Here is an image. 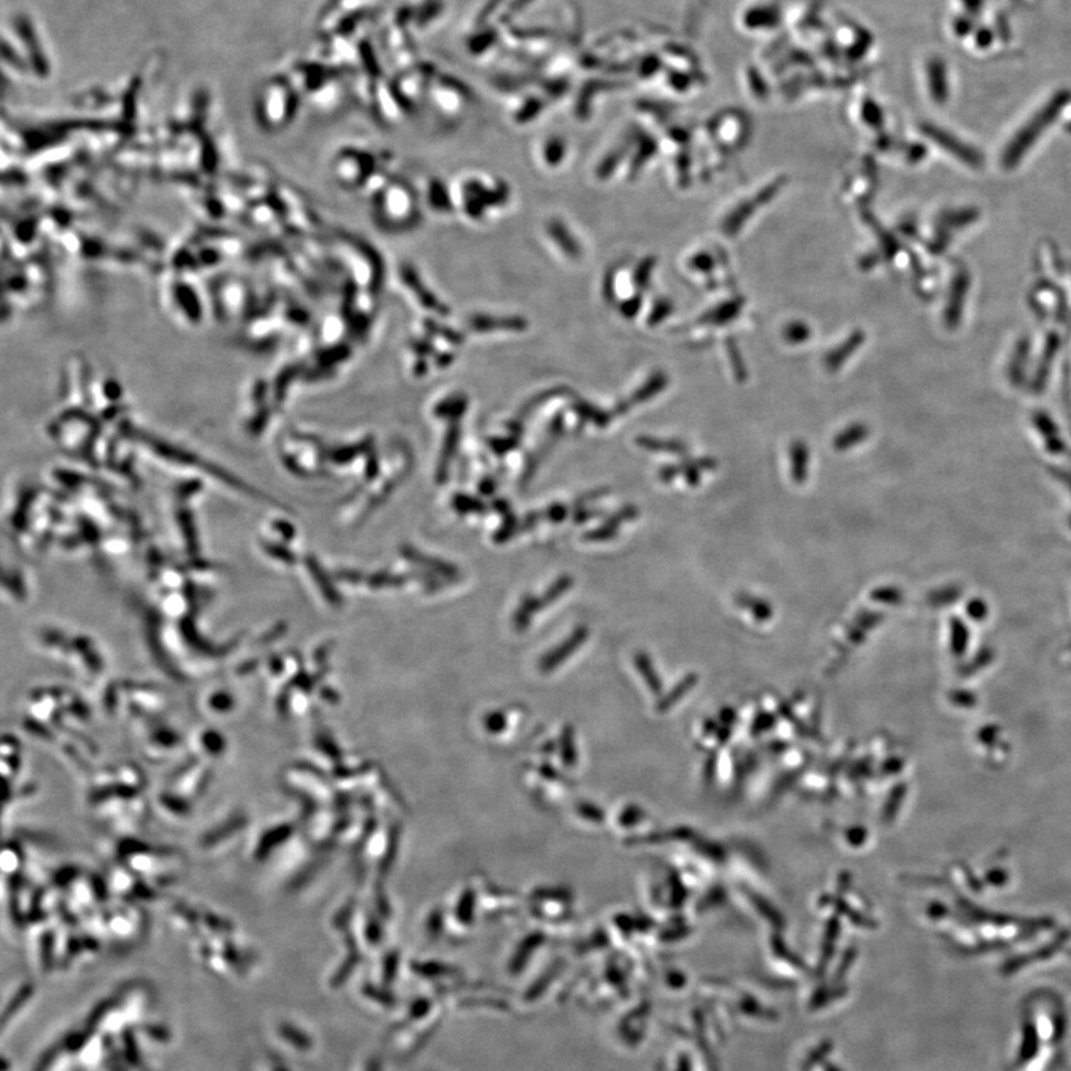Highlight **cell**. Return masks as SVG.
Instances as JSON below:
<instances>
[{"label":"cell","mask_w":1071,"mask_h":1071,"mask_svg":"<svg viewBox=\"0 0 1071 1071\" xmlns=\"http://www.w3.org/2000/svg\"><path fill=\"white\" fill-rule=\"evenodd\" d=\"M927 135L937 141V145L944 148L945 151L953 153L959 161L966 162V165L974 167V169H979L984 165V158L978 151H975L974 148L966 147L962 141L954 139V137L946 135V132L935 130V128H927Z\"/></svg>","instance_id":"1"},{"label":"cell","mask_w":1071,"mask_h":1071,"mask_svg":"<svg viewBox=\"0 0 1071 1071\" xmlns=\"http://www.w3.org/2000/svg\"><path fill=\"white\" fill-rule=\"evenodd\" d=\"M570 585H572V580H570V577H563V580H560L554 586H552L550 594L547 593V597H543V600L533 597L526 598L524 603L521 604L520 611H518L516 615L517 627H526V625L529 624L530 616L533 615L534 612L539 611L538 606H545L547 603L550 604L551 602H554V600L559 598L564 591L570 588Z\"/></svg>","instance_id":"2"},{"label":"cell","mask_w":1071,"mask_h":1071,"mask_svg":"<svg viewBox=\"0 0 1071 1071\" xmlns=\"http://www.w3.org/2000/svg\"><path fill=\"white\" fill-rule=\"evenodd\" d=\"M967 289H969V278H967L966 273H962L955 278L953 294H951L950 304L946 307V324L950 327H955L958 324Z\"/></svg>","instance_id":"3"},{"label":"cell","mask_w":1071,"mask_h":1071,"mask_svg":"<svg viewBox=\"0 0 1071 1071\" xmlns=\"http://www.w3.org/2000/svg\"><path fill=\"white\" fill-rule=\"evenodd\" d=\"M586 637H588V628H577L575 634H573L569 640L564 641V645H561L560 648H556L554 653L550 655V657L545 658V661L542 662L543 670L550 671L556 666V664L563 662L570 654L575 653V650L580 648L582 643L586 640Z\"/></svg>","instance_id":"4"},{"label":"cell","mask_w":1071,"mask_h":1071,"mask_svg":"<svg viewBox=\"0 0 1071 1071\" xmlns=\"http://www.w3.org/2000/svg\"><path fill=\"white\" fill-rule=\"evenodd\" d=\"M809 452L804 441H794L791 445L792 479L796 484H804L808 477Z\"/></svg>","instance_id":"5"},{"label":"cell","mask_w":1071,"mask_h":1071,"mask_svg":"<svg viewBox=\"0 0 1071 1071\" xmlns=\"http://www.w3.org/2000/svg\"><path fill=\"white\" fill-rule=\"evenodd\" d=\"M636 444L638 447L648 449L653 453L672 454V456H687L688 445L677 439L650 438V436H638Z\"/></svg>","instance_id":"6"},{"label":"cell","mask_w":1071,"mask_h":1071,"mask_svg":"<svg viewBox=\"0 0 1071 1071\" xmlns=\"http://www.w3.org/2000/svg\"><path fill=\"white\" fill-rule=\"evenodd\" d=\"M735 603L739 604L741 609L749 611L757 623H768V621L773 618V607H771V604L764 598L755 597V595L747 593H741L736 595Z\"/></svg>","instance_id":"7"},{"label":"cell","mask_w":1071,"mask_h":1071,"mask_svg":"<svg viewBox=\"0 0 1071 1071\" xmlns=\"http://www.w3.org/2000/svg\"><path fill=\"white\" fill-rule=\"evenodd\" d=\"M718 462L711 457L685 458L679 465V473L683 475L689 486L696 487L701 481V470H714Z\"/></svg>","instance_id":"8"},{"label":"cell","mask_w":1071,"mask_h":1071,"mask_svg":"<svg viewBox=\"0 0 1071 1071\" xmlns=\"http://www.w3.org/2000/svg\"><path fill=\"white\" fill-rule=\"evenodd\" d=\"M868 435L869 431L865 424H851V426L844 428L842 432H839V434L835 436L834 448L837 449V452H846V449L863 443Z\"/></svg>","instance_id":"9"},{"label":"cell","mask_w":1071,"mask_h":1071,"mask_svg":"<svg viewBox=\"0 0 1071 1071\" xmlns=\"http://www.w3.org/2000/svg\"><path fill=\"white\" fill-rule=\"evenodd\" d=\"M667 384V377L664 375L662 372H658V374H655L653 379L648 381V383L641 385V388L634 393L629 404L636 405L640 404V402L653 400L654 396H657L659 392H662V390L666 389Z\"/></svg>","instance_id":"10"},{"label":"cell","mask_w":1071,"mask_h":1071,"mask_svg":"<svg viewBox=\"0 0 1071 1071\" xmlns=\"http://www.w3.org/2000/svg\"><path fill=\"white\" fill-rule=\"evenodd\" d=\"M636 666L638 671L641 672V676L645 677L646 683H648L650 691L659 693V691H661V680H659L657 671H655L648 655L637 654Z\"/></svg>","instance_id":"11"},{"label":"cell","mask_w":1071,"mask_h":1071,"mask_svg":"<svg viewBox=\"0 0 1071 1071\" xmlns=\"http://www.w3.org/2000/svg\"><path fill=\"white\" fill-rule=\"evenodd\" d=\"M862 338L863 337L860 336V333H857V336L851 338L847 346H844L841 349L830 353L828 358L829 371H837V368L841 365L844 361H846L848 356H850L852 351L857 349V347H859L860 342H862Z\"/></svg>","instance_id":"12"},{"label":"cell","mask_w":1071,"mask_h":1071,"mask_svg":"<svg viewBox=\"0 0 1071 1071\" xmlns=\"http://www.w3.org/2000/svg\"><path fill=\"white\" fill-rule=\"evenodd\" d=\"M457 438H458L457 427H453V431L449 432L447 436V441H445L443 463H441L439 465V474H438L439 481H444L445 477H447L448 462L454 454V449H456L457 447Z\"/></svg>","instance_id":"13"},{"label":"cell","mask_w":1071,"mask_h":1071,"mask_svg":"<svg viewBox=\"0 0 1071 1071\" xmlns=\"http://www.w3.org/2000/svg\"><path fill=\"white\" fill-rule=\"evenodd\" d=\"M696 683H697L696 675L685 677L682 682H680L679 685H677L675 689H672V692L670 693V696L664 698L662 700L664 709H668V707L675 704V702L677 700H680V698H682L685 693H688L689 689H692L693 685Z\"/></svg>","instance_id":"14"},{"label":"cell","mask_w":1071,"mask_h":1071,"mask_svg":"<svg viewBox=\"0 0 1071 1071\" xmlns=\"http://www.w3.org/2000/svg\"><path fill=\"white\" fill-rule=\"evenodd\" d=\"M616 534H618V527L612 526V524H604L602 527H598V529H595L593 531H590V533H586L585 541H591V542L611 541V539L616 538Z\"/></svg>","instance_id":"15"},{"label":"cell","mask_w":1071,"mask_h":1071,"mask_svg":"<svg viewBox=\"0 0 1071 1071\" xmlns=\"http://www.w3.org/2000/svg\"><path fill=\"white\" fill-rule=\"evenodd\" d=\"M637 517L638 509L632 505V507H625L619 512H616L615 516L607 518L606 524L619 527L625 521L636 520Z\"/></svg>","instance_id":"16"},{"label":"cell","mask_w":1071,"mask_h":1071,"mask_svg":"<svg viewBox=\"0 0 1071 1071\" xmlns=\"http://www.w3.org/2000/svg\"><path fill=\"white\" fill-rule=\"evenodd\" d=\"M454 507L460 512H474L483 511L484 505L478 502V500L470 499V497L458 496L454 500Z\"/></svg>","instance_id":"17"},{"label":"cell","mask_w":1071,"mask_h":1071,"mask_svg":"<svg viewBox=\"0 0 1071 1071\" xmlns=\"http://www.w3.org/2000/svg\"><path fill=\"white\" fill-rule=\"evenodd\" d=\"M807 337H808V329L803 324H794L786 329V338L792 342L804 341L805 338Z\"/></svg>","instance_id":"18"},{"label":"cell","mask_w":1071,"mask_h":1071,"mask_svg":"<svg viewBox=\"0 0 1071 1071\" xmlns=\"http://www.w3.org/2000/svg\"><path fill=\"white\" fill-rule=\"evenodd\" d=\"M899 598H901V595L893 588L877 590L872 593V600H876V602L897 603Z\"/></svg>","instance_id":"19"},{"label":"cell","mask_w":1071,"mask_h":1071,"mask_svg":"<svg viewBox=\"0 0 1071 1071\" xmlns=\"http://www.w3.org/2000/svg\"><path fill=\"white\" fill-rule=\"evenodd\" d=\"M402 577L388 575V573H380V575H374L370 577V585L372 586H385V585H401Z\"/></svg>","instance_id":"20"},{"label":"cell","mask_w":1071,"mask_h":1071,"mask_svg":"<svg viewBox=\"0 0 1071 1071\" xmlns=\"http://www.w3.org/2000/svg\"><path fill=\"white\" fill-rule=\"evenodd\" d=\"M679 475V465L664 466V468L659 469V479L666 484L675 481Z\"/></svg>","instance_id":"21"},{"label":"cell","mask_w":1071,"mask_h":1071,"mask_svg":"<svg viewBox=\"0 0 1071 1071\" xmlns=\"http://www.w3.org/2000/svg\"><path fill=\"white\" fill-rule=\"evenodd\" d=\"M565 516H568V509H565L563 505H555V507H552L550 511H548V517H550V520L552 521L564 520Z\"/></svg>","instance_id":"22"}]
</instances>
